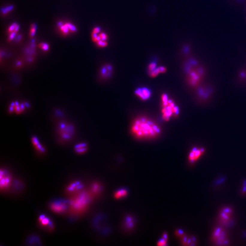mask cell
Masks as SVG:
<instances>
[{
    "mask_svg": "<svg viewBox=\"0 0 246 246\" xmlns=\"http://www.w3.org/2000/svg\"><path fill=\"white\" fill-rule=\"evenodd\" d=\"M132 135L140 139H152L161 133V129L156 123L145 117H140L132 123Z\"/></svg>",
    "mask_w": 246,
    "mask_h": 246,
    "instance_id": "1",
    "label": "cell"
},
{
    "mask_svg": "<svg viewBox=\"0 0 246 246\" xmlns=\"http://www.w3.org/2000/svg\"><path fill=\"white\" fill-rule=\"evenodd\" d=\"M162 104V117L165 121H168L172 116L178 115L179 109L168 95L163 93L161 97Z\"/></svg>",
    "mask_w": 246,
    "mask_h": 246,
    "instance_id": "2",
    "label": "cell"
},
{
    "mask_svg": "<svg viewBox=\"0 0 246 246\" xmlns=\"http://www.w3.org/2000/svg\"><path fill=\"white\" fill-rule=\"evenodd\" d=\"M58 134L60 137L64 140H69L72 137L73 128L72 126L66 124H61L58 127Z\"/></svg>",
    "mask_w": 246,
    "mask_h": 246,
    "instance_id": "3",
    "label": "cell"
},
{
    "mask_svg": "<svg viewBox=\"0 0 246 246\" xmlns=\"http://www.w3.org/2000/svg\"><path fill=\"white\" fill-rule=\"evenodd\" d=\"M51 209L56 213H60L64 212L67 208V203L63 200H55L51 203Z\"/></svg>",
    "mask_w": 246,
    "mask_h": 246,
    "instance_id": "4",
    "label": "cell"
},
{
    "mask_svg": "<svg viewBox=\"0 0 246 246\" xmlns=\"http://www.w3.org/2000/svg\"><path fill=\"white\" fill-rule=\"evenodd\" d=\"M135 94L142 100H147L151 97V92L147 87H139L135 90Z\"/></svg>",
    "mask_w": 246,
    "mask_h": 246,
    "instance_id": "5",
    "label": "cell"
},
{
    "mask_svg": "<svg viewBox=\"0 0 246 246\" xmlns=\"http://www.w3.org/2000/svg\"><path fill=\"white\" fill-rule=\"evenodd\" d=\"M40 225L49 231H52L54 229V225L50 219L45 215H41L38 219Z\"/></svg>",
    "mask_w": 246,
    "mask_h": 246,
    "instance_id": "6",
    "label": "cell"
},
{
    "mask_svg": "<svg viewBox=\"0 0 246 246\" xmlns=\"http://www.w3.org/2000/svg\"><path fill=\"white\" fill-rule=\"evenodd\" d=\"M204 151V149L194 148L189 153V156H188L189 162L191 163L195 162L200 157V156L203 154Z\"/></svg>",
    "mask_w": 246,
    "mask_h": 246,
    "instance_id": "7",
    "label": "cell"
},
{
    "mask_svg": "<svg viewBox=\"0 0 246 246\" xmlns=\"http://www.w3.org/2000/svg\"><path fill=\"white\" fill-rule=\"evenodd\" d=\"M112 71V67L109 64H106L102 67L100 70V75L104 79H107L111 76Z\"/></svg>",
    "mask_w": 246,
    "mask_h": 246,
    "instance_id": "8",
    "label": "cell"
},
{
    "mask_svg": "<svg viewBox=\"0 0 246 246\" xmlns=\"http://www.w3.org/2000/svg\"><path fill=\"white\" fill-rule=\"evenodd\" d=\"M32 144L36 150L37 151L40 153H44L45 152V149L41 144L40 141L36 136H33L31 138Z\"/></svg>",
    "mask_w": 246,
    "mask_h": 246,
    "instance_id": "9",
    "label": "cell"
},
{
    "mask_svg": "<svg viewBox=\"0 0 246 246\" xmlns=\"http://www.w3.org/2000/svg\"><path fill=\"white\" fill-rule=\"evenodd\" d=\"M200 80V73L192 71L190 73L189 75V81L192 85H196Z\"/></svg>",
    "mask_w": 246,
    "mask_h": 246,
    "instance_id": "10",
    "label": "cell"
},
{
    "mask_svg": "<svg viewBox=\"0 0 246 246\" xmlns=\"http://www.w3.org/2000/svg\"><path fill=\"white\" fill-rule=\"evenodd\" d=\"M231 213H232V210L230 208H225V209H223L220 215V217L221 220H223L222 221L224 222H226V221H228L230 219Z\"/></svg>",
    "mask_w": 246,
    "mask_h": 246,
    "instance_id": "11",
    "label": "cell"
},
{
    "mask_svg": "<svg viewBox=\"0 0 246 246\" xmlns=\"http://www.w3.org/2000/svg\"><path fill=\"white\" fill-rule=\"evenodd\" d=\"M74 150L78 154H84L87 150V144L84 143L78 144L74 147Z\"/></svg>",
    "mask_w": 246,
    "mask_h": 246,
    "instance_id": "12",
    "label": "cell"
},
{
    "mask_svg": "<svg viewBox=\"0 0 246 246\" xmlns=\"http://www.w3.org/2000/svg\"><path fill=\"white\" fill-rule=\"evenodd\" d=\"M1 173H2V172L1 171ZM6 173L4 172V174L2 173L4 175L3 177L2 176H1V188H5L6 187H7L9 185L10 182V177L8 176L7 175V174H6Z\"/></svg>",
    "mask_w": 246,
    "mask_h": 246,
    "instance_id": "13",
    "label": "cell"
},
{
    "mask_svg": "<svg viewBox=\"0 0 246 246\" xmlns=\"http://www.w3.org/2000/svg\"><path fill=\"white\" fill-rule=\"evenodd\" d=\"M166 69L164 67H159L156 68L155 70L149 72L150 76L152 78L156 77L160 73H164L166 72Z\"/></svg>",
    "mask_w": 246,
    "mask_h": 246,
    "instance_id": "14",
    "label": "cell"
},
{
    "mask_svg": "<svg viewBox=\"0 0 246 246\" xmlns=\"http://www.w3.org/2000/svg\"><path fill=\"white\" fill-rule=\"evenodd\" d=\"M127 195V191L125 189H121L114 193V197L116 199H120L124 197Z\"/></svg>",
    "mask_w": 246,
    "mask_h": 246,
    "instance_id": "15",
    "label": "cell"
},
{
    "mask_svg": "<svg viewBox=\"0 0 246 246\" xmlns=\"http://www.w3.org/2000/svg\"><path fill=\"white\" fill-rule=\"evenodd\" d=\"M81 187L82 186H81V184H80V183L76 182L71 184L68 187V189L69 191H74L76 190H78L80 189Z\"/></svg>",
    "mask_w": 246,
    "mask_h": 246,
    "instance_id": "16",
    "label": "cell"
},
{
    "mask_svg": "<svg viewBox=\"0 0 246 246\" xmlns=\"http://www.w3.org/2000/svg\"><path fill=\"white\" fill-rule=\"evenodd\" d=\"M157 67L156 63H155V62H152V63H150L148 67L149 72L154 70H155Z\"/></svg>",
    "mask_w": 246,
    "mask_h": 246,
    "instance_id": "17",
    "label": "cell"
},
{
    "mask_svg": "<svg viewBox=\"0 0 246 246\" xmlns=\"http://www.w3.org/2000/svg\"><path fill=\"white\" fill-rule=\"evenodd\" d=\"M13 7H14L13 6H9V7L2 9L1 10V11H2V13L3 14L7 13L8 12H10V10H12L13 9Z\"/></svg>",
    "mask_w": 246,
    "mask_h": 246,
    "instance_id": "18",
    "label": "cell"
},
{
    "mask_svg": "<svg viewBox=\"0 0 246 246\" xmlns=\"http://www.w3.org/2000/svg\"><path fill=\"white\" fill-rule=\"evenodd\" d=\"M36 31V26L35 24H32L31 26V30L30 36L31 37H33Z\"/></svg>",
    "mask_w": 246,
    "mask_h": 246,
    "instance_id": "19",
    "label": "cell"
},
{
    "mask_svg": "<svg viewBox=\"0 0 246 246\" xmlns=\"http://www.w3.org/2000/svg\"><path fill=\"white\" fill-rule=\"evenodd\" d=\"M40 46L43 50L47 51L49 49V45L47 44L42 43L40 44Z\"/></svg>",
    "mask_w": 246,
    "mask_h": 246,
    "instance_id": "20",
    "label": "cell"
},
{
    "mask_svg": "<svg viewBox=\"0 0 246 246\" xmlns=\"http://www.w3.org/2000/svg\"><path fill=\"white\" fill-rule=\"evenodd\" d=\"M16 23H14L13 24L12 26H10V27L8 31L9 32H13V31H14L16 27Z\"/></svg>",
    "mask_w": 246,
    "mask_h": 246,
    "instance_id": "21",
    "label": "cell"
},
{
    "mask_svg": "<svg viewBox=\"0 0 246 246\" xmlns=\"http://www.w3.org/2000/svg\"><path fill=\"white\" fill-rule=\"evenodd\" d=\"M165 243H166V240L164 239L163 238L160 241L158 242V245H165Z\"/></svg>",
    "mask_w": 246,
    "mask_h": 246,
    "instance_id": "22",
    "label": "cell"
},
{
    "mask_svg": "<svg viewBox=\"0 0 246 246\" xmlns=\"http://www.w3.org/2000/svg\"><path fill=\"white\" fill-rule=\"evenodd\" d=\"M16 32H15V31H13V32H11V34H10V36L9 37V40H10V41L12 40L14 38L15 36Z\"/></svg>",
    "mask_w": 246,
    "mask_h": 246,
    "instance_id": "23",
    "label": "cell"
}]
</instances>
